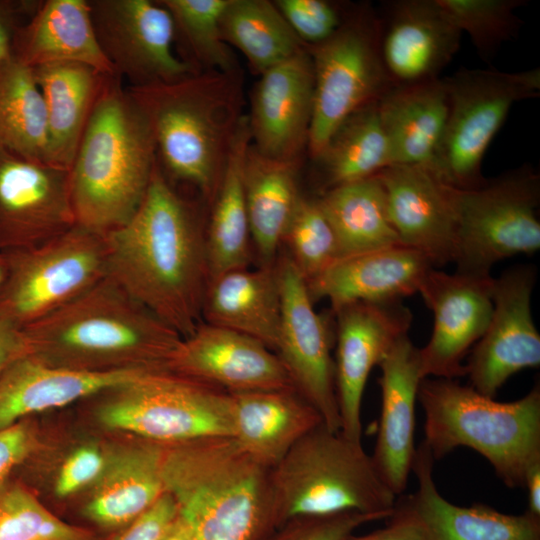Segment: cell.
Instances as JSON below:
<instances>
[{
  "label": "cell",
  "instance_id": "cell-26",
  "mask_svg": "<svg viewBox=\"0 0 540 540\" xmlns=\"http://www.w3.org/2000/svg\"><path fill=\"white\" fill-rule=\"evenodd\" d=\"M433 460L422 441L412 466L418 488L396 502L419 521L427 540H540V520L526 511L511 515L484 504L463 507L446 500L434 482Z\"/></svg>",
  "mask_w": 540,
  "mask_h": 540
},
{
  "label": "cell",
  "instance_id": "cell-44",
  "mask_svg": "<svg viewBox=\"0 0 540 540\" xmlns=\"http://www.w3.org/2000/svg\"><path fill=\"white\" fill-rule=\"evenodd\" d=\"M389 518L382 514L343 512L289 519L262 540H344L360 526Z\"/></svg>",
  "mask_w": 540,
  "mask_h": 540
},
{
  "label": "cell",
  "instance_id": "cell-50",
  "mask_svg": "<svg viewBox=\"0 0 540 540\" xmlns=\"http://www.w3.org/2000/svg\"><path fill=\"white\" fill-rule=\"evenodd\" d=\"M28 353L30 347L24 328L0 316V372Z\"/></svg>",
  "mask_w": 540,
  "mask_h": 540
},
{
  "label": "cell",
  "instance_id": "cell-21",
  "mask_svg": "<svg viewBox=\"0 0 540 540\" xmlns=\"http://www.w3.org/2000/svg\"><path fill=\"white\" fill-rule=\"evenodd\" d=\"M250 103L251 145L266 157L299 162L314 106V71L306 47L261 73Z\"/></svg>",
  "mask_w": 540,
  "mask_h": 540
},
{
  "label": "cell",
  "instance_id": "cell-52",
  "mask_svg": "<svg viewBox=\"0 0 540 540\" xmlns=\"http://www.w3.org/2000/svg\"><path fill=\"white\" fill-rule=\"evenodd\" d=\"M163 540H191L186 528L177 517L173 525L170 527Z\"/></svg>",
  "mask_w": 540,
  "mask_h": 540
},
{
  "label": "cell",
  "instance_id": "cell-20",
  "mask_svg": "<svg viewBox=\"0 0 540 540\" xmlns=\"http://www.w3.org/2000/svg\"><path fill=\"white\" fill-rule=\"evenodd\" d=\"M377 12L380 52L391 87L439 79L456 55L462 33L437 0L385 1Z\"/></svg>",
  "mask_w": 540,
  "mask_h": 540
},
{
  "label": "cell",
  "instance_id": "cell-9",
  "mask_svg": "<svg viewBox=\"0 0 540 540\" xmlns=\"http://www.w3.org/2000/svg\"><path fill=\"white\" fill-rule=\"evenodd\" d=\"M444 80L449 112L431 169L456 188H474L485 181L484 155L512 106L539 96L540 69L461 68Z\"/></svg>",
  "mask_w": 540,
  "mask_h": 540
},
{
  "label": "cell",
  "instance_id": "cell-39",
  "mask_svg": "<svg viewBox=\"0 0 540 540\" xmlns=\"http://www.w3.org/2000/svg\"><path fill=\"white\" fill-rule=\"evenodd\" d=\"M174 20L191 65L198 71H232L238 62L224 41L220 19L228 0H159Z\"/></svg>",
  "mask_w": 540,
  "mask_h": 540
},
{
  "label": "cell",
  "instance_id": "cell-1",
  "mask_svg": "<svg viewBox=\"0 0 540 540\" xmlns=\"http://www.w3.org/2000/svg\"><path fill=\"white\" fill-rule=\"evenodd\" d=\"M107 276L182 338L203 322L205 232L158 162L133 216L106 233Z\"/></svg>",
  "mask_w": 540,
  "mask_h": 540
},
{
  "label": "cell",
  "instance_id": "cell-41",
  "mask_svg": "<svg viewBox=\"0 0 540 540\" xmlns=\"http://www.w3.org/2000/svg\"><path fill=\"white\" fill-rule=\"evenodd\" d=\"M0 540H96L84 528L64 522L27 488L16 482L0 485Z\"/></svg>",
  "mask_w": 540,
  "mask_h": 540
},
{
  "label": "cell",
  "instance_id": "cell-49",
  "mask_svg": "<svg viewBox=\"0 0 540 540\" xmlns=\"http://www.w3.org/2000/svg\"><path fill=\"white\" fill-rule=\"evenodd\" d=\"M390 522L384 528L364 535H348L344 540H427L419 521L407 510L395 505Z\"/></svg>",
  "mask_w": 540,
  "mask_h": 540
},
{
  "label": "cell",
  "instance_id": "cell-45",
  "mask_svg": "<svg viewBox=\"0 0 540 540\" xmlns=\"http://www.w3.org/2000/svg\"><path fill=\"white\" fill-rule=\"evenodd\" d=\"M106 467L101 452L93 446L75 450L62 465L55 484L58 497H66L99 479Z\"/></svg>",
  "mask_w": 540,
  "mask_h": 540
},
{
  "label": "cell",
  "instance_id": "cell-40",
  "mask_svg": "<svg viewBox=\"0 0 540 540\" xmlns=\"http://www.w3.org/2000/svg\"><path fill=\"white\" fill-rule=\"evenodd\" d=\"M452 23L467 33L478 55L489 62L502 44L518 36L522 20L515 11L523 0H437Z\"/></svg>",
  "mask_w": 540,
  "mask_h": 540
},
{
  "label": "cell",
  "instance_id": "cell-42",
  "mask_svg": "<svg viewBox=\"0 0 540 540\" xmlns=\"http://www.w3.org/2000/svg\"><path fill=\"white\" fill-rule=\"evenodd\" d=\"M282 242L306 282L311 281L341 257L335 232L317 199L301 195Z\"/></svg>",
  "mask_w": 540,
  "mask_h": 540
},
{
  "label": "cell",
  "instance_id": "cell-7",
  "mask_svg": "<svg viewBox=\"0 0 540 540\" xmlns=\"http://www.w3.org/2000/svg\"><path fill=\"white\" fill-rule=\"evenodd\" d=\"M273 530L289 519L343 512L390 517L396 495L381 480L362 442L320 424L271 468Z\"/></svg>",
  "mask_w": 540,
  "mask_h": 540
},
{
  "label": "cell",
  "instance_id": "cell-38",
  "mask_svg": "<svg viewBox=\"0 0 540 540\" xmlns=\"http://www.w3.org/2000/svg\"><path fill=\"white\" fill-rule=\"evenodd\" d=\"M220 26L224 41L239 50L259 75L305 48L268 0H228Z\"/></svg>",
  "mask_w": 540,
  "mask_h": 540
},
{
  "label": "cell",
  "instance_id": "cell-13",
  "mask_svg": "<svg viewBox=\"0 0 540 540\" xmlns=\"http://www.w3.org/2000/svg\"><path fill=\"white\" fill-rule=\"evenodd\" d=\"M99 44L130 86L168 83L198 72L173 51L176 29L159 0H89Z\"/></svg>",
  "mask_w": 540,
  "mask_h": 540
},
{
  "label": "cell",
  "instance_id": "cell-34",
  "mask_svg": "<svg viewBox=\"0 0 540 540\" xmlns=\"http://www.w3.org/2000/svg\"><path fill=\"white\" fill-rule=\"evenodd\" d=\"M299 162L260 154L251 144L244 165V190L251 239L262 265H273L279 245L301 197Z\"/></svg>",
  "mask_w": 540,
  "mask_h": 540
},
{
  "label": "cell",
  "instance_id": "cell-27",
  "mask_svg": "<svg viewBox=\"0 0 540 540\" xmlns=\"http://www.w3.org/2000/svg\"><path fill=\"white\" fill-rule=\"evenodd\" d=\"M12 55L31 68L76 62L116 75L97 39L89 0L41 1L18 29Z\"/></svg>",
  "mask_w": 540,
  "mask_h": 540
},
{
  "label": "cell",
  "instance_id": "cell-5",
  "mask_svg": "<svg viewBox=\"0 0 540 540\" xmlns=\"http://www.w3.org/2000/svg\"><path fill=\"white\" fill-rule=\"evenodd\" d=\"M127 88L148 119L167 173L213 200L244 116L241 69Z\"/></svg>",
  "mask_w": 540,
  "mask_h": 540
},
{
  "label": "cell",
  "instance_id": "cell-30",
  "mask_svg": "<svg viewBox=\"0 0 540 540\" xmlns=\"http://www.w3.org/2000/svg\"><path fill=\"white\" fill-rule=\"evenodd\" d=\"M392 165L432 167L449 112L444 78L391 87L377 102Z\"/></svg>",
  "mask_w": 540,
  "mask_h": 540
},
{
  "label": "cell",
  "instance_id": "cell-51",
  "mask_svg": "<svg viewBox=\"0 0 540 540\" xmlns=\"http://www.w3.org/2000/svg\"><path fill=\"white\" fill-rule=\"evenodd\" d=\"M523 488L527 491L526 512L540 520V461L532 464L527 470Z\"/></svg>",
  "mask_w": 540,
  "mask_h": 540
},
{
  "label": "cell",
  "instance_id": "cell-15",
  "mask_svg": "<svg viewBox=\"0 0 540 540\" xmlns=\"http://www.w3.org/2000/svg\"><path fill=\"white\" fill-rule=\"evenodd\" d=\"M535 270L517 266L494 278L492 314L467 355L465 375L479 393L495 397L515 373L540 365V335L532 319Z\"/></svg>",
  "mask_w": 540,
  "mask_h": 540
},
{
  "label": "cell",
  "instance_id": "cell-3",
  "mask_svg": "<svg viewBox=\"0 0 540 540\" xmlns=\"http://www.w3.org/2000/svg\"><path fill=\"white\" fill-rule=\"evenodd\" d=\"M270 474L231 436L165 444V491L191 540L266 537L273 531Z\"/></svg>",
  "mask_w": 540,
  "mask_h": 540
},
{
  "label": "cell",
  "instance_id": "cell-22",
  "mask_svg": "<svg viewBox=\"0 0 540 540\" xmlns=\"http://www.w3.org/2000/svg\"><path fill=\"white\" fill-rule=\"evenodd\" d=\"M166 367L229 393L294 388L278 355L258 340L202 322Z\"/></svg>",
  "mask_w": 540,
  "mask_h": 540
},
{
  "label": "cell",
  "instance_id": "cell-31",
  "mask_svg": "<svg viewBox=\"0 0 540 540\" xmlns=\"http://www.w3.org/2000/svg\"><path fill=\"white\" fill-rule=\"evenodd\" d=\"M46 104L48 165L70 170L90 113L107 76L76 62L33 68Z\"/></svg>",
  "mask_w": 540,
  "mask_h": 540
},
{
  "label": "cell",
  "instance_id": "cell-18",
  "mask_svg": "<svg viewBox=\"0 0 540 540\" xmlns=\"http://www.w3.org/2000/svg\"><path fill=\"white\" fill-rule=\"evenodd\" d=\"M75 224L69 171L0 146V251L39 245Z\"/></svg>",
  "mask_w": 540,
  "mask_h": 540
},
{
  "label": "cell",
  "instance_id": "cell-28",
  "mask_svg": "<svg viewBox=\"0 0 540 540\" xmlns=\"http://www.w3.org/2000/svg\"><path fill=\"white\" fill-rule=\"evenodd\" d=\"M233 438L251 456L273 468L308 432L323 424L319 413L294 389L229 393Z\"/></svg>",
  "mask_w": 540,
  "mask_h": 540
},
{
  "label": "cell",
  "instance_id": "cell-6",
  "mask_svg": "<svg viewBox=\"0 0 540 540\" xmlns=\"http://www.w3.org/2000/svg\"><path fill=\"white\" fill-rule=\"evenodd\" d=\"M424 412V444L433 459L458 447L482 455L508 488H523L540 461V387L522 398L496 401L455 379L423 378L418 397Z\"/></svg>",
  "mask_w": 540,
  "mask_h": 540
},
{
  "label": "cell",
  "instance_id": "cell-37",
  "mask_svg": "<svg viewBox=\"0 0 540 540\" xmlns=\"http://www.w3.org/2000/svg\"><path fill=\"white\" fill-rule=\"evenodd\" d=\"M377 102L350 115L313 159L323 175V192L367 179L392 165Z\"/></svg>",
  "mask_w": 540,
  "mask_h": 540
},
{
  "label": "cell",
  "instance_id": "cell-43",
  "mask_svg": "<svg viewBox=\"0 0 540 540\" xmlns=\"http://www.w3.org/2000/svg\"><path fill=\"white\" fill-rule=\"evenodd\" d=\"M274 3L297 37L307 46L331 38L356 6L329 0H276Z\"/></svg>",
  "mask_w": 540,
  "mask_h": 540
},
{
  "label": "cell",
  "instance_id": "cell-4",
  "mask_svg": "<svg viewBox=\"0 0 540 540\" xmlns=\"http://www.w3.org/2000/svg\"><path fill=\"white\" fill-rule=\"evenodd\" d=\"M24 332L45 362L90 371L166 367L182 339L108 276Z\"/></svg>",
  "mask_w": 540,
  "mask_h": 540
},
{
  "label": "cell",
  "instance_id": "cell-12",
  "mask_svg": "<svg viewBox=\"0 0 540 540\" xmlns=\"http://www.w3.org/2000/svg\"><path fill=\"white\" fill-rule=\"evenodd\" d=\"M540 177L529 165L459 189L456 272L488 276L494 264L540 248Z\"/></svg>",
  "mask_w": 540,
  "mask_h": 540
},
{
  "label": "cell",
  "instance_id": "cell-32",
  "mask_svg": "<svg viewBox=\"0 0 540 540\" xmlns=\"http://www.w3.org/2000/svg\"><path fill=\"white\" fill-rule=\"evenodd\" d=\"M165 444L146 440L127 449L105 467L84 516L99 527H125L165 492Z\"/></svg>",
  "mask_w": 540,
  "mask_h": 540
},
{
  "label": "cell",
  "instance_id": "cell-14",
  "mask_svg": "<svg viewBox=\"0 0 540 540\" xmlns=\"http://www.w3.org/2000/svg\"><path fill=\"white\" fill-rule=\"evenodd\" d=\"M281 321L275 353L294 389L331 431H340L332 339L325 319L313 308L305 279L289 256L278 261Z\"/></svg>",
  "mask_w": 540,
  "mask_h": 540
},
{
  "label": "cell",
  "instance_id": "cell-35",
  "mask_svg": "<svg viewBox=\"0 0 540 540\" xmlns=\"http://www.w3.org/2000/svg\"><path fill=\"white\" fill-rule=\"evenodd\" d=\"M317 200L335 232L341 257L401 244L377 174L326 190Z\"/></svg>",
  "mask_w": 540,
  "mask_h": 540
},
{
  "label": "cell",
  "instance_id": "cell-48",
  "mask_svg": "<svg viewBox=\"0 0 540 540\" xmlns=\"http://www.w3.org/2000/svg\"><path fill=\"white\" fill-rule=\"evenodd\" d=\"M41 1L0 0V62L12 54L18 29L35 13Z\"/></svg>",
  "mask_w": 540,
  "mask_h": 540
},
{
  "label": "cell",
  "instance_id": "cell-53",
  "mask_svg": "<svg viewBox=\"0 0 540 540\" xmlns=\"http://www.w3.org/2000/svg\"><path fill=\"white\" fill-rule=\"evenodd\" d=\"M6 270H7L6 257H5V254L0 251V288L5 279Z\"/></svg>",
  "mask_w": 540,
  "mask_h": 540
},
{
  "label": "cell",
  "instance_id": "cell-29",
  "mask_svg": "<svg viewBox=\"0 0 540 540\" xmlns=\"http://www.w3.org/2000/svg\"><path fill=\"white\" fill-rule=\"evenodd\" d=\"M202 319L254 338L275 352L281 321L277 265L234 269L210 280Z\"/></svg>",
  "mask_w": 540,
  "mask_h": 540
},
{
  "label": "cell",
  "instance_id": "cell-8",
  "mask_svg": "<svg viewBox=\"0 0 540 540\" xmlns=\"http://www.w3.org/2000/svg\"><path fill=\"white\" fill-rule=\"evenodd\" d=\"M109 392L99 410L109 428L162 444L233 436L229 392L167 367L148 369L136 381Z\"/></svg>",
  "mask_w": 540,
  "mask_h": 540
},
{
  "label": "cell",
  "instance_id": "cell-11",
  "mask_svg": "<svg viewBox=\"0 0 540 540\" xmlns=\"http://www.w3.org/2000/svg\"><path fill=\"white\" fill-rule=\"evenodd\" d=\"M0 316L25 327L107 277L106 234L79 224L39 245L4 253Z\"/></svg>",
  "mask_w": 540,
  "mask_h": 540
},
{
  "label": "cell",
  "instance_id": "cell-24",
  "mask_svg": "<svg viewBox=\"0 0 540 540\" xmlns=\"http://www.w3.org/2000/svg\"><path fill=\"white\" fill-rule=\"evenodd\" d=\"M148 369L80 370L47 363L32 353L23 355L0 372V430L32 413L132 383Z\"/></svg>",
  "mask_w": 540,
  "mask_h": 540
},
{
  "label": "cell",
  "instance_id": "cell-16",
  "mask_svg": "<svg viewBox=\"0 0 540 540\" xmlns=\"http://www.w3.org/2000/svg\"><path fill=\"white\" fill-rule=\"evenodd\" d=\"M337 317L335 388L340 432L361 442V406L374 366L408 334L412 313L401 300L354 302L333 311Z\"/></svg>",
  "mask_w": 540,
  "mask_h": 540
},
{
  "label": "cell",
  "instance_id": "cell-2",
  "mask_svg": "<svg viewBox=\"0 0 540 540\" xmlns=\"http://www.w3.org/2000/svg\"><path fill=\"white\" fill-rule=\"evenodd\" d=\"M157 153L150 124L118 75L107 76L69 170L76 224L106 234L140 206Z\"/></svg>",
  "mask_w": 540,
  "mask_h": 540
},
{
  "label": "cell",
  "instance_id": "cell-17",
  "mask_svg": "<svg viewBox=\"0 0 540 540\" xmlns=\"http://www.w3.org/2000/svg\"><path fill=\"white\" fill-rule=\"evenodd\" d=\"M491 275L446 273L431 268L420 288L434 325L421 349L422 378L465 376L464 358L485 332L492 314Z\"/></svg>",
  "mask_w": 540,
  "mask_h": 540
},
{
  "label": "cell",
  "instance_id": "cell-47",
  "mask_svg": "<svg viewBox=\"0 0 540 540\" xmlns=\"http://www.w3.org/2000/svg\"><path fill=\"white\" fill-rule=\"evenodd\" d=\"M36 442L34 431L22 421L0 430V485L33 453Z\"/></svg>",
  "mask_w": 540,
  "mask_h": 540
},
{
  "label": "cell",
  "instance_id": "cell-19",
  "mask_svg": "<svg viewBox=\"0 0 540 540\" xmlns=\"http://www.w3.org/2000/svg\"><path fill=\"white\" fill-rule=\"evenodd\" d=\"M377 175L400 243L423 254L433 267L454 262L459 188L422 165L395 164Z\"/></svg>",
  "mask_w": 540,
  "mask_h": 540
},
{
  "label": "cell",
  "instance_id": "cell-25",
  "mask_svg": "<svg viewBox=\"0 0 540 540\" xmlns=\"http://www.w3.org/2000/svg\"><path fill=\"white\" fill-rule=\"evenodd\" d=\"M434 268L402 244L344 256L306 282L312 301L327 298L336 310L354 302L398 301L419 291Z\"/></svg>",
  "mask_w": 540,
  "mask_h": 540
},
{
  "label": "cell",
  "instance_id": "cell-36",
  "mask_svg": "<svg viewBox=\"0 0 540 540\" xmlns=\"http://www.w3.org/2000/svg\"><path fill=\"white\" fill-rule=\"evenodd\" d=\"M46 104L33 68L12 54L0 62V146L48 164Z\"/></svg>",
  "mask_w": 540,
  "mask_h": 540
},
{
  "label": "cell",
  "instance_id": "cell-23",
  "mask_svg": "<svg viewBox=\"0 0 540 540\" xmlns=\"http://www.w3.org/2000/svg\"><path fill=\"white\" fill-rule=\"evenodd\" d=\"M381 411L371 456L381 480L396 495L406 489L416 453L415 404L421 380L419 348L400 337L378 365Z\"/></svg>",
  "mask_w": 540,
  "mask_h": 540
},
{
  "label": "cell",
  "instance_id": "cell-46",
  "mask_svg": "<svg viewBox=\"0 0 540 540\" xmlns=\"http://www.w3.org/2000/svg\"><path fill=\"white\" fill-rule=\"evenodd\" d=\"M177 517L176 502L165 491L149 509L125 526L113 540H163Z\"/></svg>",
  "mask_w": 540,
  "mask_h": 540
},
{
  "label": "cell",
  "instance_id": "cell-10",
  "mask_svg": "<svg viewBox=\"0 0 540 540\" xmlns=\"http://www.w3.org/2000/svg\"><path fill=\"white\" fill-rule=\"evenodd\" d=\"M314 71V106L307 149L319 155L335 130L354 112L390 88L380 52V21L370 3L356 4L328 40L305 45Z\"/></svg>",
  "mask_w": 540,
  "mask_h": 540
},
{
  "label": "cell",
  "instance_id": "cell-33",
  "mask_svg": "<svg viewBox=\"0 0 540 540\" xmlns=\"http://www.w3.org/2000/svg\"><path fill=\"white\" fill-rule=\"evenodd\" d=\"M250 144L248 118L244 115L213 197L205 231L208 282L227 271L245 268L249 263L251 233L244 190V165Z\"/></svg>",
  "mask_w": 540,
  "mask_h": 540
}]
</instances>
